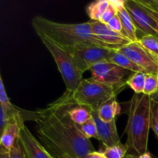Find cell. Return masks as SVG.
Here are the masks:
<instances>
[{"mask_svg": "<svg viewBox=\"0 0 158 158\" xmlns=\"http://www.w3.org/2000/svg\"><path fill=\"white\" fill-rule=\"evenodd\" d=\"M124 4L139 32L158 37V9L151 1L125 0Z\"/></svg>", "mask_w": 158, "mask_h": 158, "instance_id": "6", "label": "cell"}, {"mask_svg": "<svg viewBox=\"0 0 158 158\" xmlns=\"http://www.w3.org/2000/svg\"><path fill=\"white\" fill-rule=\"evenodd\" d=\"M106 25H107L112 30L115 31V32H120V33H123V27H122L121 22H120V18H119L118 15H115V16H114Z\"/></svg>", "mask_w": 158, "mask_h": 158, "instance_id": "28", "label": "cell"}, {"mask_svg": "<svg viewBox=\"0 0 158 158\" xmlns=\"http://www.w3.org/2000/svg\"><path fill=\"white\" fill-rule=\"evenodd\" d=\"M9 158H27L19 138L9 151Z\"/></svg>", "mask_w": 158, "mask_h": 158, "instance_id": "26", "label": "cell"}, {"mask_svg": "<svg viewBox=\"0 0 158 158\" xmlns=\"http://www.w3.org/2000/svg\"><path fill=\"white\" fill-rule=\"evenodd\" d=\"M67 111L69 117H70L73 122H74L77 125L83 124L92 117L90 109L86 107V106H80L74 102L71 92Z\"/></svg>", "mask_w": 158, "mask_h": 158, "instance_id": "15", "label": "cell"}, {"mask_svg": "<svg viewBox=\"0 0 158 158\" xmlns=\"http://www.w3.org/2000/svg\"><path fill=\"white\" fill-rule=\"evenodd\" d=\"M151 129L154 131L158 138V114L156 108V105L154 103V110H153L152 121H151Z\"/></svg>", "mask_w": 158, "mask_h": 158, "instance_id": "29", "label": "cell"}, {"mask_svg": "<svg viewBox=\"0 0 158 158\" xmlns=\"http://www.w3.org/2000/svg\"><path fill=\"white\" fill-rule=\"evenodd\" d=\"M24 121H26L23 115H18L13 117L7 123L1 133L0 148L10 151L14 143L19 138L20 130L24 125Z\"/></svg>", "mask_w": 158, "mask_h": 158, "instance_id": "13", "label": "cell"}, {"mask_svg": "<svg viewBox=\"0 0 158 158\" xmlns=\"http://www.w3.org/2000/svg\"><path fill=\"white\" fill-rule=\"evenodd\" d=\"M110 63H114V64L117 65V66H120V67L123 68V69H126L127 70L131 71L132 73H145L143 71V69H142L141 68L139 67L137 64L134 63L131 59L128 58L127 56H125L124 54L121 53L120 52H119L117 49L113 52V53L111 54V56L109 60Z\"/></svg>", "mask_w": 158, "mask_h": 158, "instance_id": "17", "label": "cell"}, {"mask_svg": "<svg viewBox=\"0 0 158 158\" xmlns=\"http://www.w3.org/2000/svg\"><path fill=\"white\" fill-rule=\"evenodd\" d=\"M90 72L92 80L112 86L127 85V81L133 73L131 71L110 62H103L95 65L90 69Z\"/></svg>", "mask_w": 158, "mask_h": 158, "instance_id": "8", "label": "cell"}, {"mask_svg": "<svg viewBox=\"0 0 158 158\" xmlns=\"http://www.w3.org/2000/svg\"><path fill=\"white\" fill-rule=\"evenodd\" d=\"M100 152L103 153L106 158H125L127 154V149L125 144L120 143L109 148L102 146Z\"/></svg>", "mask_w": 158, "mask_h": 158, "instance_id": "20", "label": "cell"}, {"mask_svg": "<svg viewBox=\"0 0 158 158\" xmlns=\"http://www.w3.org/2000/svg\"><path fill=\"white\" fill-rule=\"evenodd\" d=\"M56 62L66 87V91L73 92L83 80V73L77 67L72 54L49 39L39 36Z\"/></svg>", "mask_w": 158, "mask_h": 158, "instance_id": "5", "label": "cell"}, {"mask_svg": "<svg viewBox=\"0 0 158 158\" xmlns=\"http://www.w3.org/2000/svg\"><path fill=\"white\" fill-rule=\"evenodd\" d=\"M145 73H133L127 81V85L134 90V94H141L143 93L146 79Z\"/></svg>", "mask_w": 158, "mask_h": 158, "instance_id": "19", "label": "cell"}, {"mask_svg": "<svg viewBox=\"0 0 158 158\" xmlns=\"http://www.w3.org/2000/svg\"><path fill=\"white\" fill-rule=\"evenodd\" d=\"M127 87V85L112 86L103 84L92 79H83L72 93L74 102L86 106L91 111H98L103 104L114 98Z\"/></svg>", "mask_w": 158, "mask_h": 158, "instance_id": "4", "label": "cell"}, {"mask_svg": "<svg viewBox=\"0 0 158 158\" xmlns=\"http://www.w3.org/2000/svg\"><path fill=\"white\" fill-rule=\"evenodd\" d=\"M0 106H2L6 110L12 111V112L16 111L19 108L11 103L10 99L8 97L7 93H6V89L5 88L2 76L0 77Z\"/></svg>", "mask_w": 158, "mask_h": 158, "instance_id": "24", "label": "cell"}, {"mask_svg": "<svg viewBox=\"0 0 158 158\" xmlns=\"http://www.w3.org/2000/svg\"><path fill=\"white\" fill-rule=\"evenodd\" d=\"M158 92V75L147 73L143 94L152 97Z\"/></svg>", "mask_w": 158, "mask_h": 158, "instance_id": "23", "label": "cell"}, {"mask_svg": "<svg viewBox=\"0 0 158 158\" xmlns=\"http://www.w3.org/2000/svg\"><path fill=\"white\" fill-rule=\"evenodd\" d=\"M151 3H152V4L154 5V6L158 9V3L157 2H156L155 0H151Z\"/></svg>", "mask_w": 158, "mask_h": 158, "instance_id": "34", "label": "cell"}, {"mask_svg": "<svg viewBox=\"0 0 158 158\" xmlns=\"http://www.w3.org/2000/svg\"><path fill=\"white\" fill-rule=\"evenodd\" d=\"M125 158H138V156L136 155H131V154H127V156L125 157ZM154 158H157L155 156H154Z\"/></svg>", "mask_w": 158, "mask_h": 158, "instance_id": "33", "label": "cell"}, {"mask_svg": "<svg viewBox=\"0 0 158 158\" xmlns=\"http://www.w3.org/2000/svg\"><path fill=\"white\" fill-rule=\"evenodd\" d=\"M89 23L94 35L103 43H106L114 49H118L119 48L131 43V40L126 35L112 30L107 25L100 21L89 19Z\"/></svg>", "mask_w": 158, "mask_h": 158, "instance_id": "10", "label": "cell"}, {"mask_svg": "<svg viewBox=\"0 0 158 158\" xmlns=\"http://www.w3.org/2000/svg\"><path fill=\"white\" fill-rule=\"evenodd\" d=\"M110 2L115 6L117 10V15L121 22L123 27V33L126 35L131 42L138 41L139 37L137 35V28L125 8V0H110Z\"/></svg>", "mask_w": 158, "mask_h": 158, "instance_id": "14", "label": "cell"}, {"mask_svg": "<svg viewBox=\"0 0 158 158\" xmlns=\"http://www.w3.org/2000/svg\"><path fill=\"white\" fill-rule=\"evenodd\" d=\"M117 50L131 59L146 73L158 75V60L139 41L131 42Z\"/></svg>", "mask_w": 158, "mask_h": 158, "instance_id": "9", "label": "cell"}, {"mask_svg": "<svg viewBox=\"0 0 158 158\" xmlns=\"http://www.w3.org/2000/svg\"><path fill=\"white\" fill-rule=\"evenodd\" d=\"M120 105L114 98L103 104L97 111L100 120L104 122H111L116 120V117L120 113Z\"/></svg>", "mask_w": 158, "mask_h": 158, "instance_id": "16", "label": "cell"}, {"mask_svg": "<svg viewBox=\"0 0 158 158\" xmlns=\"http://www.w3.org/2000/svg\"><path fill=\"white\" fill-rule=\"evenodd\" d=\"M155 1H156V2H157L158 3V0H155Z\"/></svg>", "mask_w": 158, "mask_h": 158, "instance_id": "36", "label": "cell"}, {"mask_svg": "<svg viewBox=\"0 0 158 158\" xmlns=\"http://www.w3.org/2000/svg\"><path fill=\"white\" fill-rule=\"evenodd\" d=\"M19 140L27 158H54L44 146L32 135L26 125L20 130Z\"/></svg>", "mask_w": 158, "mask_h": 158, "instance_id": "11", "label": "cell"}, {"mask_svg": "<svg viewBox=\"0 0 158 158\" xmlns=\"http://www.w3.org/2000/svg\"><path fill=\"white\" fill-rule=\"evenodd\" d=\"M117 15V10L115 8V6L110 2V5L108 6V8L106 9V10L105 11L104 13L102 15L101 19H100V21L101 23H104V24H107L113 18H114L115 15Z\"/></svg>", "mask_w": 158, "mask_h": 158, "instance_id": "27", "label": "cell"}, {"mask_svg": "<svg viewBox=\"0 0 158 158\" xmlns=\"http://www.w3.org/2000/svg\"><path fill=\"white\" fill-rule=\"evenodd\" d=\"M91 116L97 124L98 140L102 146L109 148L121 143L116 126V120L111 122L103 121L99 117L97 111H91Z\"/></svg>", "mask_w": 158, "mask_h": 158, "instance_id": "12", "label": "cell"}, {"mask_svg": "<svg viewBox=\"0 0 158 158\" xmlns=\"http://www.w3.org/2000/svg\"><path fill=\"white\" fill-rule=\"evenodd\" d=\"M115 49L94 45H81L69 49L77 67L84 73L98 63L109 62Z\"/></svg>", "mask_w": 158, "mask_h": 158, "instance_id": "7", "label": "cell"}, {"mask_svg": "<svg viewBox=\"0 0 158 158\" xmlns=\"http://www.w3.org/2000/svg\"><path fill=\"white\" fill-rule=\"evenodd\" d=\"M0 158H9V151L0 148Z\"/></svg>", "mask_w": 158, "mask_h": 158, "instance_id": "31", "label": "cell"}, {"mask_svg": "<svg viewBox=\"0 0 158 158\" xmlns=\"http://www.w3.org/2000/svg\"><path fill=\"white\" fill-rule=\"evenodd\" d=\"M156 105V108H157V114H158V104H157V103H155Z\"/></svg>", "mask_w": 158, "mask_h": 158, "instance_id": "35", "label": "cell"}, {"mask_svg": "<svg viewBox=\"0 0 158 158\" xmlns=\"http://www.w3.org/2000/svg\"><path fill=\"white\" fill-rule=\"evenodd\" d=\"M151 99H152V100L154 103L158 104V92L157 93V94H154V95H153L152 97H151Z\"/></svg>", "mask_w": 158, "mask_h": 158, "instance_id": "32", "label": "cell"}, {"mask_svg": "<svg viewBox=\"0 0 158 158\" xmlns=\"http://www.w3.org/2000/svg\"><path fill=\"white\" fill-rule=\"evenodd\" d=\"M154 103L151 97L134 94L129 102L125 133L127 154L140 156L148 151L149 132L151 129Z\"/></svg>", "mask_w": 158, "mask_h": 158, "instance_id": "3", "label": "cell"}, {"mask_svg": "<svg viewBox=\"0 0 158 158\" xmlns=\"http://www.w3.org/2000/svg\"><path fill=\"white\" fill-rule=\"evenodd\" d=\"M78 127L80 132L83 134L85 137H86L87 139L95 138L98 140L97 124H96L95 120L93 118V117H91V118L89 119L86 123L82 125H78Z\"/></svg>", "mask_w": 158, "mask_h": 158, "instance_id": "22", "label": "cell"}, {"mask_svg": "<svg viewBox=\"0 0 158 158\" xmlns=\"http://www.w3.org/2000/svg\"><path fill=\"white\" fill-rule=\"evenodd\" d=\"M70 92L66 91L60 99L47 107L35 111L34 121L40 142H46L78 158H85L95 151L90 140L80 132L68 114Z\"/></svg>", "mask_w": 158, "mask_h": 158, "instance_id": "1", "label": "cell"}, {"mask_svg": "<svg viewBox=\"0 0 158 158\" xmlns=\"http://www.w3.org/2000/svg\"><path fill=\"white\" fill-rule=\"evenodd\" d=\"M138 41L158 60V37L154 35H142Z\"/></svg>", "mask_w": 158, "mask_h": 158, "instance_id": "21", "label": "cell"}, {"mask_svg": "<svg viewBox=\"0 0 158 158\" xmlns=\"http://www.w3.org/2000/svg\"><path fill=\"white\" fill-rule=\"evenodd\" d=\"M42 144L46 148V149L49 151V154L54 158H78L72 154L66 153L62 150L59 149L56 147L53 146L51 143H46V142H41Z\"/></svg>", "mask_w": 158, "mask_h": 158, "instance_id": "25", "label": "cell"}, {"mask_svg": "<svg viewBox=\"0 0 158 158\" xmlns=\"http://www.w3.org/2000/svg\"><path fill=\"white\" fill-rule=\"evenodd\" d=\"M110 5V0H97L92 2L86 7V13L90 20L100 21L102 15L108 8Z\"/></svg>", "mask_w": 158, "mask_h": 158, "instance_id": "18", "label": "cell"}, {"mask_svg": "<svg viewBox=\"0 0 158 158\" xmlns=\"http://www.w3.org/2000/svg\"><path fill=\"white\" fill-rule=\"evenodd\" d=\"M31 23L39 36L46 37L66 50L81 45L114 49L94 35L89 21L83 23H60L36 15L32 19Z\"/></svg>", "mask_w": 158, "mask_h": 158, "instance_id": "2", "label": "cell"}, {"mask_svg": "<svg viewBox=\"0 0 158 158\" xmlns=\"http://www.w3.org/2000/svg\"><path fill=\"white\" fill-rule=\"evenodd\" d=\"M85 158H106L105 157L104 154L103 153L100 152V151H94V152L90 153L88 154Z\"/></svg>", "mask_w": 158, "mask_h": 158, "instance_id": "30", "label": "cell"}]
</instances>
